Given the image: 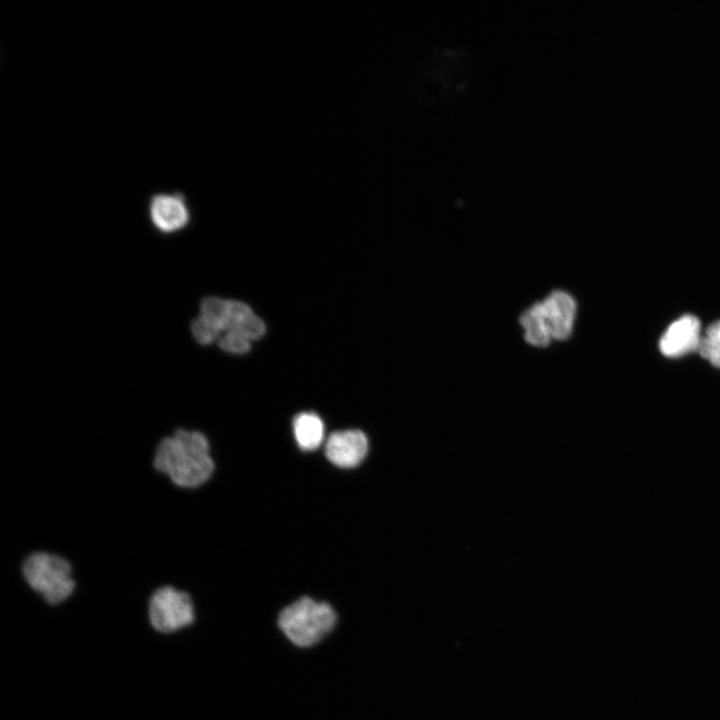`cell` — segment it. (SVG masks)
I'll return each instance as SVG.
<instances>
[{"instance_id":"4fadbf2b","label":"cell","mask_w":720,"mask_h":720,"mask_svg":"<svg viewBox=\"0 0 720 720\" xmlns=\"http://www.w3.org/2000/svg\"><path fill=\"white\" fill-rule=\"evenodd\" d=\"M217 342L224 352L232 354H245L251 347V340L237 332H225Z\"/></svg>"},{"instance_id":"7a4b0ae2","label":"cell","mask_w":720,"mask_h":720,"mask_svg":"<svg viewBox=\"0 0 720 720\" xmlns=\"http://www.w3.org/2000/svg\"><path fill=\"white\" fill-rule=\"evenodd\" d=\"M19 573L26 587L49 607L66 604L78 589L73 562L53 550L27 553L19 564Z\"/></svg>"},{"instance_id":"277c9868","label":"cell","mask_w":720,"mask_h":720,"mask_svg":"<svg viewBox=\"0 0 720 720\" xmlns=\"http://www.w3.org/2000/svg\"><path fill=\"white\" fill-rule=\"evenodd\" d=\"M146 615L150 628L163 636L186 631L197 619L192 593L173 584L160 585L150 593Z\"/></svg>"},{"instance_id":"6da1fadb","label":"cell","mask_w":720,"mask_h":720,"mask_svg":"<svg viewBox=\"0 0 720 720\" xmlns=\"http://www.w3.org/2000/svg\"><path fill=\"white\" fill-rule=\"evenodd\" d=\"M152 469L179 490L193 491L213 476L215 461L208 437L200 430L176 426L155 444Z\"/></svg>"},{"instance_id":"3957f363","label":"cell","mask_w":720,"mask_h":720,"mask_svg":"<svg viewBox=\"0 0 720 720\" xmlns=\"http://www.w3.org/2000/svg\"><path fill=\"white\" fill-rule=\"evenodd\" d=\"M336 620L337 615L328 603L302 597L280 612L278 625L293 644L310 647L334 628Z\"/></svg>"},{"instance_id":"9c48e42d","label":"cell","mask_w":720,"mask_h":720,"mask_svg":"<svg viewBox=\"0 0 720 720\" xmlns=\"http://www.w3.org/2000/svg\"><path fill=\"white\" fill-rule=\"evenodd\" d=\"M368 451V440L360 430H343L332 433L325 444V456L341 468L359 465Z\"/></svg>"},{"instance_id":"ba28073f","label":"cell","mask_w":720,"mask_h":720,"mask_svg":"<svg viewBox=\"0 0 720 720\" xmlns=\"http://www.w3.org/2000/svg\"><path fill=\"white\" fill-rule=\"evenodd\" d=\"M701 339L699 320L695 316L684 315L664 332L659 341V349L664 356L677 358L699 350Z\"/></svg>"},{"instance_id":"8992f818","label":"cell","mask_w":720,"mask_h":720,"mask_svg":"<svg viewBox=\"0 0 720 720\" xmlns=\"http://www.w3.org/2000/svg\"><path fill=\"white\" fill-rule=\"evenodd\" d=\"M149 217L159 232L171 234L188 225L190 211L180 193H158L149 202Z\"/></svg>"},{"instance_id":"30bf717a","label":"cell","mask_w":720,"mask_h":720,"mask_svg":"<svg viewBox=\"0 0 720 720\" xmlns=\"http://www.w3.org/2000/svg\"><path fill=\"white\" fill-rule=\"evenodd\" d=\"M526 342L534 347L544 348L553 341L539 302L530 305L519 318Z\"/></svg>"},{"instance_id":"52a82bcc","label":"cell","mask_w":720,"mask_h":720,"mask_svg":"<svg viewBox=\"0 0 720 720\" xmlns=\"http://www.w3.org/2000/svg\"><path fill=\"white\" fill-rule=\"evenodd\" d=\"M539 303L553 341L567 340L576 318L574 297L564 290H553Z\"/></svg>"},{"instance_id":"8fae6325","label":"cell","mask_w":720,"mask_h":720,"mask_svg":"<svg viewBox=\"0 0 720 720\" xmlns=\"http://www.w3.org/2000/svg\"><path fill=\"white\" fill-rule=\"evenodd\" d=\"M293 432L298 446L305 451L317 449L324 438V424L321 418L312 412H303L293 420Z\"/></svg>"},{"instance_id":"7c38bea8","label":"cell","mask_w":720,"mask_h":720,"mask_svg":"<svg viewBox=\"0 0 720 720\" xmlns=\"http://www.w3.org/2000/svg\"><path fill=\"white\" fill-rule=\"evenodd\" d=\"M698 351L712 365L720 368V321L711 324L702 334Z\"/></svg>"},{"instance_id":"5b68a950","label":"cell","mask_w":720,"mask_h":720,"mask_svg":"<svg viewBox=\"0 0 720 720\" xmlns=\"http://www.w3.org/2000/svg\"><path fill=\"white\" fill-rule=\"evenodd\" d=\"M199 317L212 325L220 336L237 332L249 340H257L265 333V324L245 303L208 296L201 301Z\"/></svg>"}]
</instances>
